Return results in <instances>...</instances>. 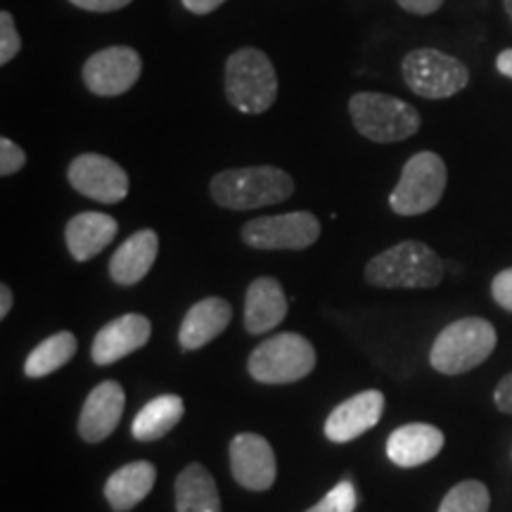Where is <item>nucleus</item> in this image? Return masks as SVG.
<instances>
[{
  "instance_id": "1",
  "label": "nucleus",
  "mask_w": 512,
  "mask_h": 512,
  "mask_svg": "<svg viewBox=\"0 0 512 512\" xmlns=\"http://www.w3.org/2000/svg\"><path fill=\"white\" fill-rule=\"evenodd\" d=\"M446 264L425 242L406 240L373 256L366 266V280L384 290H432L444 280Z\"/></svg>"
},
{
  "instance_id": "22",
  "label": "nucleus",
  "mask_w": 512,
  "mask_h": 512,
  "mask_svg": "<svg viewBox=\"0 0 512 512\" xmlns=\"http://www.w3.org/2000/svg\"><path fill=\"white\" fill-rule=\"evenodd\" d=\"M176 512H221L219 486L204 465L190 463L178 475Z\"/></svg>"
},
{
  "instance_id": "5",
  "label": "nucleus",
  "mask_w": 512,
  "mask_h": 512,
  "mask_svg": "<svg viewBox=\"0 0 512 512\" xmlns=\"http://www.w3.org/2000/svg\"><path fill=\"white\" fill-rule=\"evenodd\" d=\"M349 114L356 131L373 143H399L420 128V112L413 105L384 93H356Z\"/></svg>"
},
{
  "instance_id": "25",
  "label": "nucleus",
  "mask_w": 512,
  "mask_h": 512,
  "mask_svg": "<svg viewBox=\"0 0 512 512\" xmlns=\"http://www.w3.org/2000/svg\"><path fill=\"white\" fill-rule=\"evenodd\" d=\"M491 494L477 479H467L453 486L439 505V512H489Z\"/></svg>"
},
{
  "instance_id": "35",
  "label": "nucleus",
  "mask_w": 512,
  "mask_h": 512,
  "mask_svg": "<svg viewBox=\"0 0 512 512\" xmlns=\"http://www.w3.org/2000/svg\"><path fill=\"white\" fill-rule=\"evenodd\" d=\"M12 309V290L8 285H0V318H8Z\"/></svg>"
},
{
  "instance_id": "8",
  "label": "nucleus",
  "mask_w": 512,
  "mask_h": 512,
  "mask_svg": "<svg viewBox=\"0 0 512 512\" xmlns=\"http://www.w3.org/2000/svg\"><path fill=\"white\" fill-rule=\"evenodd\" d=\"M401 69L408 88L427 100L453 98L470 83V72L458 57L434 48H418L408 53Z\"/></svg>"
},
{
  "instance_id": "6",
  "label": "nucleus",
  "mask_w": 512,
  "mask_h": 512,
  "mask_svg": "<svg viewBox=\"0 0 512 512\" xmlns=\"http://www.w3.org/2000/svg\"><path fill=\"white\" fill-rule=\"evenodd\" d=\"M247 368L249 375L261 384H290L313 373L316 349L302 335L280 332L252 351Z\"/></svg>"
},
{
  "instance_id": "9",
  "label": "nucleus",
  "mask_w": 512,
  "mask_h": 512,
  "mask_svg": "<svg viewBox=\"0 0 512 512\" xmlns=\"http://www.w3.org/2000/svg\"><path fill=\"white\" fill-rule=\"evenodd\" d=\"M320 238V221L309 211L259 216L242 226V242L254 249H306Z\"/></svg>"
},
{
  "instance_id": "16",
  "label": "nucleus",
  "mask_w": 512,
  "mask_h": 512,
  "mask_svg": "<svg viewBox=\"0 0 512 512\" xmlns=\"http://www.w3.org/2000/svg\"><path fill=\"white\" fill-rule=\"evenodd\" d=\"M233 318V306L221 297H207L202 302L192 304L185 313L181 330H178V342L185 351H197L207 347L211 339H216L228 328Z\"/></svg>"
},
{
  "instance_id": "31",
  "label": "nucleus",
  "mask_w": 512,
  "mask_h": 512,
  "mask_svg": "<svg viewBox=\"0 0 512 512\" xmlns=\"http://www.w3.org/2000/svg\"><path fill=\"white\" fill-rule=\"evenodd\" d=\"M494 401H496L498 411L512 415V373L505 375L503 380L498 382V387L494 392Z\"/></svg>"
},
{
  "instance_id": "13",
  "label": "nucleus",
  "mask_w": 512,
  "mask_h": 512,
  "mask_svg": "<svg viewBox=\"0 0 512 512\" xmlns=\"http://www.w3.org/2000/svg\"><path fill=\"white\" fill-rule=\"evenodd\" d=\"M152 325L140 313H126L107 323L93 339L91 358L98 366H112L150 342Z\"/></svg>"
},
{
  "instance_id": "14",
  "label": "nucleus",
  "mask_w": 512,
  "mask_h": 512,
  "mask_svg": "<svg viewBox=\"0 0 512 512\" xmlns=\"http://www.w3.org/2000/svg\"><path fill=\"white\" fill-rule=\"evenodd\" d=\"M126 394L119 382L107 380L98 384L91 394H88L83 411L79 418V434L88 444H100L119 427L121 415H124Z\"/></svg>"
},
{
  "instance_id": "15",
  "label": "nucleus",
  "mask_w": 512,
  "mask_h": 512,
  "mask_svg": "<svg viewBox=\"0 0 512 512\" xmlns=\"http://www.w3.org/2000/svg\"><path fill=\"white\" fill-rule=\"evenodd\" d=\"M384 411V396L377 389H368L339 403L325 420V437L335 444H347L373 430Z\"/></svg>"
},
{
  "instance_id": "30",
  "label": "nucleus",
  "mask_w": 512,
  "mask_h": 512,
  "mask_svg": "<svg viewBox=\"0 0 512 512\" xmlns=\"http://www.w3.org/2000/svg\"><path fill=\"white\" fill-rule=\"evenodd\" d=\"M69 3L88 12H114L124 10L126 5L133 3V0H69Z\"/></svg>"
},
{
  "instance_id": "11",
  "label": "nucleus",
  "mask_w": 512,
  "mask_h": 512,
  "mask_svg": "<svg viewBox=\"0 0 512 512\" xmlns=\"http://www.w3.org/2000/svg\"><path fill=\"white\" fill-rule=\"evenodd\" d=\"M69 183L83 197H91L102 204L124 202L128 195V174L114 159L98 155V152H86L69 164L67 171Z\"/></svg>"
},
{
  "instance_id": "27",
  "label": "nucleus",
  "mask_w": 512,
  "mask_h": 512,
  "mask_svg": "<svg viewBox=\"0 0 512 512\" xmlns=\"http://www.w3.org/2000/svg\"><path fill=\"white\" fill-rule=\"evenodd\" d=\"M19 50H22V38L15 27V17L8 10L0 12V64H8L15 60Z\"/></svg>"
},
{
  "instance_id": "7",
  "label": "nucleus",
  "mask_w": 512,
  "mask_h": 512,
  "mask_svg": "<svg viewBox=\"0 0 512 512\" xmlns=\"http://www.w3.org/2000/svg\"><path fill=\"white\" fill-rule=\"evenodd\" d=\"M448 171L437 152H418L403 166L399 183L389 195V207L399 216H418L432 211L446 190Z\"/></svg>"
},
{
  "instance_id": "21",
  "label": "nucleus",
  "mask_w": 512,
  "mask_h": 512,
  "mask_svg": "<svg viewBox=\"0 0 512 512\" xmlns=\"http://www.w3.org/2000/svg\"><path fill=\"white\" fill-rule=\"evenodd\" d=\"M157 479L155 465L147 460H136L119 467L105 484V498L112 505L114 512H128L143 503L152 491Z\"/></svg>"
},
{
  "instance_id": "18",
  "label": "nucleus",
  "mask_w": 512,
  "mask_h": 512,
  "mask_svg": "<svg viewBox=\"0 0 512 512\" xmlns=\"http://www.w3.org/2000/svg\"><path fill=\"white\" fill-rule=\"evenodd\" d=\"M287 297L275 278H256L245 294V330L249 335H264L278 328L287 316Z\"/></svg>"
},
{
  "instance_id": "4",
  "label": "nucleus",
  "mask_w": 512,
  "mask_h": 512,
  "mask_svg": "<svg viewBox=\"0 0 512 512\" xmlns=\"http://www.w3.org/2000/svg\"><path fill=\"white\" fill-rule=\"evenodd\" d=\"M498 342L496 328L484 318H460L446 325L434 339L430 363L437 373L463 375L482 366L494 354Z\"/></svg>"
},
{
  "instance_id": "34",
  "label": "nucleus",
  "mask_w": 512,
  "mask_h": 512,
  "mask_svg": "<svg viewBox=\"0 0 512 512\" xmlns=\"http://www.w3.org/2000/svg\"><path fill=\"white\" fill-rule=\"evenodd\" d=\"M496 67H498V72H501L503 76H508V79H512V48L503 50V53L496 57Z\"/></svg>"
},
{
  "instance_id": "23",
  "label": "nucleus",
  "mask_w": 512,
  "mask_h": 512,
  "mask_svg": "<svg viewBox=\"0 0 512 512\" xmlns=\"http://www.w3.org/2000/svg\"><path fill=\"white\" fill-rule=\"evenodd\" d=\"M185 413V403L176 394H162L150 403H145L143 411L133 418L131 434L138 441H157L169 434L181 422Z\"/></svg>"
},
{
  "instance_id": "33",
  "label": "nucleus",
  "mask_w": 512,
  "mask_h": 512,
  "mask_svg": "<svg viewBox=\"0 0 512 512\" xmlns=\"http://www.w3.org/2000/svg\"><path fill=\"white\" fill-rule=\"evenodd\" d=\"M185 10L195 12V15H209V12L219 10L226 0H181Z\"/></svg>"
},
{
  "instance_id": "29",
  "label": "nucleus",
  "mask_w": 512,
  "mask_h": 512,
  "mask_svg": "<svg viewBox=\"0 0 512 512\" xmlns=\"http://www.w3.org/2000/svg\"><path fill=\"white\" fill-rule=\"evenodd\" d=\"M491 294L501 309L512 313V268H505L496 275L494 283H491Z\"/></svg>"
},
{
  "instance_id": "2",
  "label": "nucleus",
  "mask_w": 512,
  "mask_h": 512,
  "mask_svg": "<svg viewBox=\"0 0 512 512\" xmlns=\"http://www.w3.org/2000/svg\"><path fill=\"white\" fill-rule=\"evenodd\" d=\"M294 181L278 166H242L211 178V197L223 209L249 211L290 200Z\"/></svg>"
},
{
  "instance_id": "26",
  "label": "nucleus",
  "mask_w": 512,
  "mask_h": 512,
  "mask_svg": "<svg viewBox=\"0 0 512 512\" xmlns=\"http://www.w3.org/2000/svg\"><path fill=\"white\" fill-rule=\"evenodd\" d=\"M356 510V489L349 479H342L337 486L325 494L320 503L313 505L306 512H354Z\"/></svg>"
},
{
  "instance_id": "32",
  "label": "nucleus",
  "mask_w": 512,
  "mask_h": 512,
  "mask_svg": "<svg viewBox=\"0 0 512 512\" xmlns=\"http://www.w3.org/2000/svg\"><path fill=\"white\" fill-rule=\"evenodd\" d=\"M396 3L411 15H432L444 5V0H396Z\"/></svg>"
},
{
  "instance_id": "24",
  "label": "nucleus",
  "mask_w": 512,
  "mask_h": 512,
  "mask_svg": "<svg viewBox=\"0 0 512 512\" xmlns=\"http://www.w3.org/2000/svg\"><path fill=\"white\" fill-rule=\"evenodd\" d=\"M76 347H79V342H76L72 332H57V335L43 339V342L31 351L27 356V363H24V373H27L31 380H41V377L67 366L76 354Z\"/></svg>"
},
{
  "instance_id": "12",
  "label": "nucleus",
  "mask_w": 512,
  "mask_h": 512,
  "mask_svg": "<svg viewBox=\"0 0 512 512\" xmlns=\"http://www.w3.org/2000/svg\"><path fill=\"white\" fill-rule=\"evenodd\" d=\"M230 472L247 491H268L278 475L271 444L259 434H238L230 441Z\"/></svg>"
},
{
  "instance_id": "20",
  "label": "nucleus",
  "mask_w": 512,
  "mask_h": 512,
  "mask_svg": "<svg viewBox=\"0 0 512 512\" xmlns=\"http://www.w3.org/2000/svg\"><path fill=\"white\" fill-rule=\"evenodd\" d=\"M119 223L110 214L100 211H83L76 214L64 228V240H67L69 254L76 261H88L98 256L110 242L117 238Z\"/></svg>"
},
{
  "instance_id": "10",
  "label": "nucleus",
  "mask_w": 512,
  "mask_h": 512,
  "mask_svg": "<svg viewBox=\"0 0 512 512\" xmlns=\"http://www.w3.org/2000/svg\"><path fill=\"white\" fill-rule=\"evenodd\" d=\"M140 74H143V60L128 46L105 48L83 64V83L100 98H114L131 91Z\"/></svg>"
},
{
  "instance_id": "36",
  "label": "nucleus",
  "mask_w": 512,
  "mask_h": 512,
  "mask_svg": "<svg viewBox=\"0 0 512 512\" xmlns=\"http://www.w3.org/2000/svg\"><path fill=\"white\" fill-rule=\"evenodd\" d=\"M503 5H505V12H508L510 19H512V0H503Z\"/></svg>"
},
{
  "instance_id": "28",
  "label": "nucleus",
  "mask_w": 512,
  "mask_h": 512,
  "mask_svg": "<svg viewBox=\"0 0 512 512\" xmlns=\"http://www.w3.org/2000/svg\"><path fill=\"white\" fill-rule=\"evenodd\" d=\"M24 164H27V152L15 140L0 138V176L17 174L24 169Z\"/></svg>"
},
{
  "instance_id": "3",
  "label": "nucleus",
  "mask_w": 512,
  "mask_h": 512,
  "mask_svg": "<svg viewBox=\"0 0 512 512\" xmlns=\"http://www.w3.org/2000/svg\"><path fill=\"white\" fill-rule=\"evenodd\" d=\"M226 98L242 114H264L278 98V76L264 50L240 48L226 62Z\"/></svg>"
},
{
  "instance_id": "17",
  "label": "nucleus",
  "mask_w": 512,
  "mask_h": 512,
  "mask_svg": "<svg viewBox=\"0 0 512 512\" xmlns=\"http://www.w3.org/2000/svg\"><path fill=\"white\" fill-rule=\"evenodd\" d=\"M444 448V432L425 422L403 425L387 441V456L399 467H418L434 460Z\"/></svg>"
},
{
  "instance_id": "19",
  "label": "nucleus",
  "mask_w": 512,
  "mask_h": 512,
  "mask_svg": "<svg viewBox=\"0 0 512 512\" xmlns=\"http://www.w3.org/2000/svg\"><path fill=\"white\" fill-rule=\"evenodd\" d=\"M159 254V235L145 228L133 233L110 259V278L117 285L131 287L140 283L150 268L155 266Z\"/></svg>"
}]
</instances>
